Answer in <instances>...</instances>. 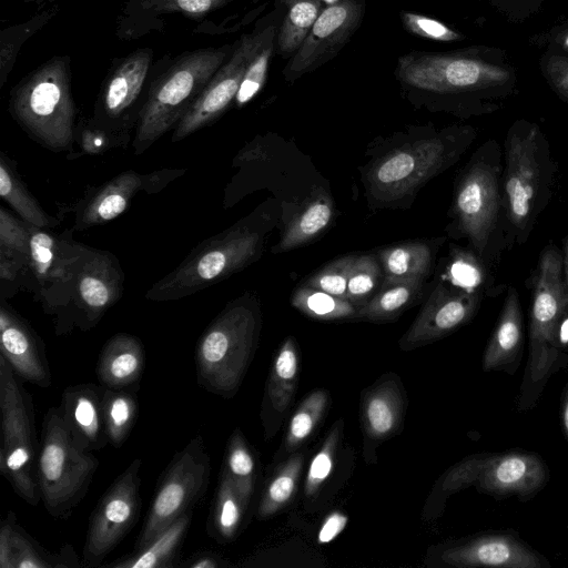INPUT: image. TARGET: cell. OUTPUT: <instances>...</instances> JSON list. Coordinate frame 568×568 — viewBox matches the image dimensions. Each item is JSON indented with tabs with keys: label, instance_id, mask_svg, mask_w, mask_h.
I'll return each instance as SVG.
<instances>
[{
	"label": "cell",
	"instance_id": "obj_24",
	"mask_svg": "<svg viewBox=\"0 0 568 568\" xmlns=\"http://www.w3.org/2000/svg\"><path fill=\"white\" fill-rule=\"evenodd\" d=\"M74 548L65 544L60 551L44 549L9 510L0 527V568H78Z\"/></svg>",
	"mask_w": 568,
	"mask_h": 568
},
{
	"label": "cell",
	"instance_id": "obj_22",
	"mask_svg": "<svg viewBox=\"0 0 568 568\" xmlns=\"http://www.w3.org/2000/svg\"><path fill=\"white\" fill-rule=\"evenodd\" d=\"M0 354L21 379L42 388L51 385L52 375L42 341L3 298L0 304Z\"/></svg>",
	"mask_w": 568,
	"mask_h": 568
},
{
	"label": "cell",
	"instance_id": "obj_14",
	"mask_svg": "<svg viewBox=\"0 0 568 568\" xmlns=\"http://www.w3.org/2000/svg\"><path fill=\"white\" fill-rule=\"evenodd\" d=\"M447 138L414 141L385 155L369 172V190L379 201L398 200L444 169L455 154Z\"/></svg>",
	"mask_w": 568,
	"mask_h": 568
},
{
	"label": "cell",
	"instance_id": "obj_59",
	"mask_svg": "<svg viewBox=\"0 0 568 568\" xmlns=\"http://www.w3.org/2000/svg\"><path fill=\"white\" fill-rule=\"evenodd\" d=\"M562 47L568 51V32L562 38Z\"/></svg>",
	"mask_w": 568,
	"mask_h": 568
},
{
	"label": "cell",
	"instance_id": "obj_42",
	"mask_svg": "<svg viewBox=\"0 0 568 568\" xmlns=\"http://www.w3.org/2000/svg\"><path fill=\"white\" fill-rule=\"evenodd\" d=\"M292 304L305 315L321 321L355 317L357 312V307L349 301L305 284L295 290Z\"/></svg>",
	"mask_w": 568,
	"mask_h": 568
},
{
	"label": "cell",
	"instance_id": "obj_29",
	"mask_svg": "<svg viewBox=\"0 0 568 568\" xmlns=\"http://www.w3.org/2000/svg\"><path fill=\"white\" fill-rule=\"evenodd\" d=\"M192 520L189 511L162 531L140 550L108 564L113 568H172L178 566L176 559Z\"/></svg>",
	"mask_w": 568,
	"mask_h": 568
},
{
	"label": "cell",
	"instance_id": "obj_27",
	"mask_svg": "<svg viewBox=\"0 0 568 568\" xmlns=\"http://www.w3.org/2000/svg\"><path fill=\"white\" fill-rule=\"evenodd\" d=\"M144 189V174L128 170L121 172L99 189L78 210L74 231L102 225L114 220L129 206L130 201Z\"/></svg>",
	"mask_w": 568,
	"mask_h": 568
},
{
	"label": "cell",
	"instance_id": "obj_4",
	"mask_svg": "<svg viewBox=\"0 0 568 568\" xmlns=\"http://www.w3.org/2000/svg\"><path fill=\"white\" fill-rule=\"evenodd\" d=\"M394 75L415 101L434 103L505 84L510 73L484 59L479 51L413 50L398 57Z\"/></svg>",
	"mask_w": 568,
	"mask_h": 568
},
{
	"label": "cell",
	"instance_id": "obj_7",
	"mask_svg": "<svg viewBox=\"0 0 568 568\" xmlns=\"http://www.w3.org/2000/svg\"><path fill=\"white\" fill-rule=\"evenodd\" d=\"M1 448L0 473L30 506L41 500L38 485L40 440L32 396L0 354Z\"/></svg>",
	"mask_w": 568,
	"mask_h": 568
},
{
	"label": "cell",
	"instance_id": "obj_50",
	"mask_svg": "<svg viewBox=\"0 0 568 568\" xmlns=\"http://www.w3.org/2000/svg\"><path fill=\"white\" fill-rule=\"evenodd\" d=\"M118 140L106 131L97 128L90 121L81 131L82 149L89 154H98L112 145Z\"/></svg>",
	"mask_w": 568,
	"mask_h": 568
},
{
	"label": "cell",
	"instance_id": "obj_37",
	"mask_svg": "<svg viewBox=\"0 0 568 568\" xmlns=\"http://www.w3.org/2000/svg\"><path fill=\"white\" fill-rule=\"evenodd\" d=\"M102 409L109 444L120 448L126 442L136 422V394L128 388L104 387Z\"/></svg>",
	"mask_w": 568,
	"mask_h": 568
},
{
	"label": "cell",
	"instance_id": "obj_54",
	"mask_svg": "<svg viewBox=\"0 0 568 568\" xmlns=\"http://www.w3.org/2000/svg\"><path fill=\"white\" fill-rule=\"evenodd\" d=\"M182 171L176 170H163L160 172H153L150 174H144V189L143 191L148 193L159 192L164 185H166L171 180L176 178Z\"/></svg>",
	"mask_w": 568,
	"mask_h": 568
},
{
	"label": "cell",
	"instance_id": "obj_55",
	"mask_svg": "<svg viewBox=\"0 0 568 568\" xmlns=\"http://www.w3.org/2000/svg\"><path fill=\"white\" fill-rule=\"evenodd\" d=\"M561 424L564 434L568 440V383L564 389L561 399Z\"/></svg>",
	"mask_w": 568,
	"mask_h": 568
},
{
	"label": "cell",
	"instance_id": "obj_57",
	"mask_svg": "<svg viewBox=\"0 0 568 568\" xmlns=\"http://www.w3.org/2000/svg\"><path fill=\"white\" fill-rule=\"evenodd\" d=\"M562 266H564V271H565V286H566L567 303H568V237L565 240V244H564Z\"/></svg>",
	"mask_w": 568,
	"mask_h": 568
},
{
	"label": "cell",
	"instance_id": "obj_39",
	"mask_svg": "<svg viewBox=\"0 0 568 568\" xmlns=\"http://www.w3.org/2000/svg\"><path fill=\"white\" fill-rule=\"evenodd\" d=\"M233 480L242 498L248 504L255 489L256 460L241 429L231 434L222 467Z\"/></svg>",
	"mask_w": 568,
	"mask_h": 568
},
{
	"label": "cell",
	"instance_id": "obj_51",
	"mask_svg": "<svg viewBox=\"0 0 568 568\" xmlns=\"http://www.w3.org/2000/svg\"><path fill=\"white\" fill-rule=\"evenodd\" d=\"M546 74L555 90L568 99V58L551 57L546 64Z\"/></svg>",
	"mask_w": 568,
	"mask_h": 568
},
{
	"label": "cell",
	"instance_id": "obj_52",
	"mask_svg": "<svg viewBox=\"0 0 568 568\" xmlns=\"http://www.w3.org/2000/svg\"><path fill=\"white\" fill-rule=\"evenodd\" d=\"M183 568H224L229 562L219 554L209 550L196 551L178 564Z\"/></svg>",
	"mask_w": 568,
	"mask_h": 568
},
{
	"label": "cell",
	"instance_id": "obj_6",
	"mask_svg": "<svg viewBox=\"0 0 568 568\" xmlns=\"http://www.w3.org/2000/svg\"><path fill=\"white\" fill-rule=\"evenodd\" d=\"M261 235L236 224L199 243L169 274L155 282L145 298L169 302L193 295L241 271L255 260Z\"/></svg>",
	"mask_w": 568,
	"mask_h": 568
},
{
	"label": "cell",
	"instance_id": "obj_35",
	"mask_svg": "<svg viewBox=\"0 0 568 568\" xmlns=\"http://www.w3.org/2000/svg\"><path fill=\"white\" fill-rule=\"evenodd\" d=\"M384 282L424 280L432 264L429 247L422 242L389 246L379 254Z\"/></svg>",
	"mask_w": 568,
	"mask_h": 568
},
{
	"label": "cell",
	"instance_id": "obj_56",
	"mask_svg": "<svg viewBox=\"0 0 568 568\" xmlns=\"http://www.w3.org/2000/svg\"><path fill=\"white\" fill-rule=\"evenodd\" d=\"M557 339L560 348L568 345V317H562L557 332Z\"/></svg>",
	"mask_w": 568,
	"mask_h": 568
},
{
	"label": "cell",
	"instance_id": "obj_26",
	"mask_svg": "<svg viewBox=\"0 0 568 568\" xmlns=\"http://www.w3.org/2000/svg\"><path fill=\"white\" fill-rule=\"evenodd\" d=\"M145 366L142 342L129 333L111 336L101 348L95 374L100 385L124 389L138 384Z\"/></svg>",
	"mask_w": 568,
	"mask_h": 568
},
{
	"label": "cell",
	"instance_id": "obj_32",
	"mask_svg": "<svg viewBox=\"0 0 568 568\" xmlns=\"http://www.w3.org/2000/svg\"><path fill=\"white\" fill-rule=\"evenodd\" d=\"M0 195L30 225L52 229L59 224L30 193L18 174L16 163L3 152L0 153Z\"/></svg>",
	"mask_w": 568,
	"mask_h": 568
},
{
	"label": "cell",
	"instance_id": "obj_13",
	"mask_svg": "<svg viewBox=\"0 0 568 568\" xmlns=\"http://www.w3.org/2000/svg\"><path fill=\"white\" fill-rule=\"evenodd\" d=\"M142 460L133 459L112 481L91 514L82 550L84 567H99L136 524Z\"/></svg>",
	"mask_w": 568,
	"mask_h": 568
},
{
	"label": "cell",
	"instance_id": "obj_23",
	"mask_svg": "<svg viewBox=\"0 0 568 568\" xmlns=\"http://www.w3.org/2000/svg\"><path fill=\"white\" fill-rule=\"evenodd\" d=\"M104 386L81 383L68 386L61 396L60 413L73 440L83 449L99 450L109 444L103 418Z\"/></svg>",
	"mask_w": 568,
	"mask_h": 568
},
{
	"label": "cell",
	"instance_id": "obj_28",
	"mask_svg": "<svg viewBox=\"0 0 568 568\" xmlns=\"http://www.w3.org/2000/svg\"><path fill=\"white\" fill-rule=\"evenodd\" d=\"M524 344V326L517 292L510 288L483 357V371L514 372Z\"/></svg>",
	"mask_w": 568,
	"mask_h": 568
},
{
	"label": "cell",
	"instance_id": "obj_8",
	"mask_svg": "<svg viewBox=\"0 0 568 568\" xmlns=\"http://www.w3.org/2000/svg\"><path fill=\"white\" fill-rule=\"evenodd\" d=\"M26 290L33 292L43 312L55 316L58 334L72 301L77 276L91 246L73 240L74 229L61 234L30 225Z\"/></svg>",
	"mask_w": 568,
	"mask_h": 568
},
{
	"label": "cell",
	"instance_id": "obj_20",
	"mask_svg": "<svg viewBox=\"0 0 568 568\" xmlns=\"http://www.w3.org/2000/svg\"><path fill=\"white\" fill-rule=\"evenodd\" d=\"M440 560L452 567L544 568L548 561L517 535L497 531L478 535L449 547Z\"/></svg>",
	"mask_w": 568,
	"mask_h": 568
},
{
	"label": "cell",
	"instance_id": "obj_38",
	"mask_svg": "<svg viewBox=\"0 0 568 568\" xmlns=\"http://www.w3.org/2000/svg\"><path fill=\"white\" fill-rule=\"evenodd\" d=\"M59 12V4H53L38 12L29 20L3 28L0 31V89L7 82L22 45L48 24Z\"/></svg>",
	"mask_w": 568,
	"mask_h": 568
},
{
	"label": "cell",
	"instance_id": "obj_49",
	"mask_svg": "<svg viewBox=\"0 0 568 568\" xmlns=\"http://www.w3.org/2000/svg\"><path fill=\"white\" fill-rule=\"evenodd\" d=\"M234 0H143L142 9L154 13H181L190 19L204 18Z\"/></svg>",
	"mask_w": 568,
	"mask_h": 568
},
{
	"label": "cell",
	"instance_id": "obj_45",
	"mask_svg": "<svg viewBox=\"0 0 568 568\" xmlns=\"http://www.w3.org/2000/svg\"><path fill=\"white\" fill-rule=\"evenodd\" d=\"M342 429L343 422L339 419L332 427L320 450L313 457L308 467L304 487V494L306 497L315 496L321 489L322 485L331 476Z\"/></svg>",
	"mask_w": 568,
	"mask_h": 568
},
{
	"label": "cell",
	"instance_id": "obj_9",
	"mask_svg": "<svg viewBox=\"0 0 568 568\" xmlns=\"http://www.w3.org/2000/svg\"><path fill=\"white\" fill-rule=\"evenodd\" d=\"M545 462L535 453L524 450L500 454H477L452 467L439 483L447 496L468 486L494 498L515 496L528 500L548 483Z\"/></svg>",
	"mask_w": 568,
	"mask_h": 568
},
{
	"label": "cell",
	"instance_id": "obj_41",
	"mask_svg": "<svg viewBox=\"0 0 568 568\" xmlns=\"http://www.w3.org/2000/svg\"><path fill=\"white\" fill-rule=\"evenodd\" d=\"M302 468L303 457L296 454L277 469L261 497L257 508L258 518L274 515L291 501L296 491Z\"/></svg>",
	"mask_w": 568,
	"mask_h": 568
},
{
	"label": "cell",
	"instance_id": "obj_25",
	"mask_svg": "<svg viewBox=\"0 0 568 568\" xmlns=\"http://www.w3.org/2000/svg\"><path fill=\"white\" fill-rule=\"evenodd\" d=\"M405 402L399 378L393 374L366 389L362 403L365 442L379 443L394 436L403 422Z\"/></svg>",
	"mask_w": 568,
	"mask_h": 568
},
{
	"label": "cell",
	"instance_id": "obj_60",
	"mask_svg": "<svg viewBox=\"0 0 568 568\" xmlns=\"http://www.w3.org/2000/svg\"><path fill=\"white\" fill-rule=\"evenodd\" d=\"M325 6H328V4H334L336 2H338L339 0H321Z\"/></svg>",
	"mask_w": 568,
	"mask_h": 568
},
{
	"label": "cell",
	"instance_id": "obj_34",
	"mask_svg": "<svg viewBox=\"0 0 568 568\" xmlns=\"http://www.w3.org/2000/svg\"><path fill=\"white\" fill-rule=\"evenodd\" d=\"M423 280L383 282L381 290L357 308L356 318L386 322L398 317L418 297Z\"/></svg>",
	"mask_w": 568,
	"mask_h": 568
},
{
	"label": "cell",
	"instance_id": "obj_47",
	"mask_svg": "<svg viewBox=\"0 0 568 568\" xmlns=\"http://www.w3.org/2000/svg\"><path fill=\"white\" fill-rule=\"evenodd\" d=\"M399 17L403 28L419 38L440 42L459 41L465 38L464 34L432 17L409 11H400Z\"/></svg>",
	"mask_w": 568,
	"mask_h": 568
},
{
	"label": "cell",
	"instance_id": "obj_10",
	"mask_svg": "<svg viewBox=\"0 0 568 568\" xmlns=\"http://www.w3.org/2000/svg\"><path fill=\"white\" fill-rule=\"evenodd\" d=\"M210 455L202 435L193 436L166 466L150 503L133 550H140L180 516L192 511L210 481Z\"/></svg>",
	"mask_w": 568,
	"mask_h": 568
},
{
	"label": "cell",
	"instance_id": "obj_40",
	"mask_svg": "<svg viewBox=\"0 0 568 568\" xmlns=\"http://www.w3.org/2000/svg\"><path fill=\"white\" fill-rule=\"evenodd\" d=\"M332 216L331 201L326 197L314 199L288 224L278 250L288 251L308 242L328 225Z\"/></svg>",
	"mask_w": 568,
	"mask_h": 568
},
{
	"label": "cell",
	"instance_id": "obj_36",
	"mask_svg": "<svg viewBox=\"0 0 568 568\" xmlns=\"http://www.w3.org/2000/svg\"><path fill=\"white\" fill-rule=\"evenodd\" d=\"M298 348L292 337L281 345L271 366L267 396L272 407L283 413L292 402L298 379Z\"/></svg>",
	"mask_w": 568,
	"mask_h": 568
},
{
	"label": "cell",
	"instance_id": "obj_44",
	"mask_svg": "<svg viewBox=\"0 0 568 568\" xmlns=\"http://www.w3.org/2000/svg\"><path fill=\"white\" fill-rule=\"evenodd\" d=\"M379 277L381 266L374 255H356L347 281L346 300L362 307L371 300Z\"/></svg>",
	"mask_w": 568,
	"mask_h": 568
},
{
	"label": "cell",
	"instance_id": "obj_33",
	"mask_svg": "<svg viewBox=\"0 0 568 568\" xmlns=\"http://www.w3.org/2000/svg\"><path fill=\"white\" fill-rule=\"evenodd\" d=\"M286 12L276 34L277 53L290 59L302 45L325 4L321 0H282Z\"/></svg>",
	"mask_w": 568,
	"mask_h": 568
},
{
	"label": "cell",
	"instance_id": "obj_1",
	"mask_svg": "<svg viewBox=\"0 0 568 568\" xmlns=\"http://www.w3.org/2000/svg\"><path fill=\"white\" fill-rule=\"evenodd\" d=\"M233 49L234 43L185 51L150 80L135 124L134 155L175 128Z\"/></svg>",
	"mask_w": 568,
	"mask_h": 568
},
{
	"label": "cell",
	"instance_id": "obj_11",
	"mask_svg": "<svg viewBox=\"0 0 568 568\" xmlns=\"http://www.w3.org/2000/svg\"><path fill=\"white\" fill-rule=\"evenodd\" d=\"M568 308L562 256L551 247L542 252L529 318L526 372L537 378L551 375L565 362L557 332Z\"/></svg>",
	"mask_w": 568,
	"mask_h": 568
},
{
	"label": "cell",
	"instance_id": "obj_16",
	"mask_svg": "<svg viewBox=\"0 0 568 568\" xmlns=\"http://www.w3.org/2000/svg\"><path fill=\"white\" fill-rule=\"evenodd\" d=\"M366 0H339L325 6L298 50L283 69L284 80L293 83L334 59L359 29Z\"/></svg>",
	"mask_w": 568,
	"mask_h": 568
},
{
	"label": "cell",
	"instance_id": "obj_30",
	"mask_svg": "<svg viewBox=\"0 0 568 568\" xmlns=\"http://www.w3.org/2000/svg\"><path fill=\"white\" fill-rule=\"evenodd\" d=\"M277 13L278 8L261 19L255 26L257 28V38L234 101L237 108L250 102L265 83L271 59L276 48Z\"/></svg>",
	"mask_w": 568,
	"mask_h": 568
},
{
	"label": "cell",
	"instance_id": "obj_43",
	"mask_svg": "<svg viewBox=\"0 0 568 568\" xmlns=\"http://www.w3.org/2000/svg\"><path fill=\"white\" fill-rule=\"evenodd\" d=\"M328 394L325 389L312 392L293 414L285 437L286 449L298 447L320 424L326 410Z\"/></svg>",
	"mask_w": 568,
	"mask_h": 568
},
{
	"label": "cell",
	"instance_id": "obj_21",
	"mask_svg": "<svg viewBox=\"0 0 568 568\" xmlns=\"http://www.w3.org/2000/svg\"><path fill=\"white\" fill-rule=\"evenodd\" d=\"M478 302L475 293L456 292L439 284L400 338V348L409 351L453 333L473 318Z\"/></svg>",
	"mask_w": 568,
	"mask_h": 568
},
{
	"label": "cell",
	"instance_id": "obj_5",
	"mask_svg": "<svg viewBox=\"0 0 568 568\" xmlns=\"http://www.w3.org/2000/svg\"><path fill=\"white\" fill-rule=\"evenodd\" d=\"M99 460L71 437L59 407L47 412L41 427L38 485L47 511L54 518L72 515L87 495Z\"/></svg>",
	"mask_w": 568,
	"mask_h": 568
},
{
	"label": "cell",
	"instance_id": "obj_53",
	"mask_svg": "<svg viewBox=\"0 0 568 568\" xmlns=\"http://www.w3.org/2000/svg\"><path fill=\"white\" fill-rule=\"evenodd\" d=\"M347 516L339 513L334 511L331 513L323 521L318 535L317 540L320 544H327L335 539L345 528L347 524Z\"/></svg>",
	"mask_w": 568,
	"mask_h": 568
},
{
	"label": "cell",
	"instance_id": "obj_19",
	"mask_svg": "<svg viewBox=\"0 0 568 568\" xmlns=\"http://www.w3.org/2000/svg\"><path fill=\"white\" fill-rule=\"evenodd\" d=\"M499 201L496 169L483 162L475 164L459 184L455 210L460 231L479 253L494 229Z\"/></svg>",
	"mask_w": 568,
	"mask_h": 568
},
{
	"label": "cell",
	"instance_id": "obj_15",
	"mask_svg": "<svg viewBox=\"0 0 568 568\" xmlns=\"http://www.w3.org/2000/svg\"><path fill=\"white\" fill-rule=\"evenodd\" d=\"M124 272L118 257L104 250L91 247L79 270L71 304L57 335L74 327H94L122 296Z\"/></svg>",
	"mask_w": 568,
	"mask_h": 568
},
{
	"label": "cell",
	"instance_id": "obj_2",
	"mask_svg": "<svg viewBox=\"0 0 568 568\" xmlns=\"http://www.w3.org/2000/svg\"><path fill=\"white\" fill-rule=\"evenodd\" d=\"M8 110L41 146L70 151L75 135L70 57L54 55L23 77L10 91Z\"/></svg>",
	"mask_w": 568,
	"mask_h": 568
},
{
	"label": "cell",
	"instance_id": "obj_18",
	"mask_svg": "<svg viewBox=\"0 0 568 568\" xmlns=\"http://www.w3.org/2000/svg\"><path fill=\"white\" fill-rule=\"evenodd\" d=\"M504 191L513 225L524 229L529 222L540 186L538 131L530 128L514 133L507 143Z\"/></svg>",
	"mask_w": 568,
	"mask_h": 568
},
{
	"label": "cell",
	"instance_id": "obj_31",
	"mask_svg": "<svg viewBox=\"0 0 568 568\" xmlns=\"http://www.w3.org/2000/svg\"><path fill=\"white\" fill-rule=\"evenodd\" d=\"M247 506L229 474L222 468L207 519V534L219 542L233 540Z\"/></svg>",
	"mask_w": 568,
	"mask_h": 568
},
{
	"label": "cell",
	"instance_id": "obj_3",
	"mask_svg": "<svg viewBox=\"0 0 568 568\" xmlns=\"http://www.w3.org/2000/svg\"><path fill=\"white\" fill-rule=\"evenodd\" d=\"M261 314L248 294L230 302L207 325L195 351L197 384L206 392L232 398L254 357Z\"/></svg>",
	"mask_w": 568,
	"mask_h": 568
},
{
	"label": "cell",
	"instance_id": "obj_48",
	"mask_svg": "<svg viewBox=\"0 0 568 568\" xmlns=\"http://www.w3.org/2000/svg\"><path fill=\"white\" fill-rule=\"evenodd\" d=\"M30 227L0 206V252L29 257Z\"/></svg>",
	"mask_w": 568,
	"mask_h": 568
},
{
	"label": "cell",
	"instance_id": "obj_12",
	"mask_svg": "<svg viewBox=\"0 0 568 568\" xmlns=\"http://www.w3.org/2000/svg\"><path fill=\"white\" fill-rule=\"evenodd\" d=\"M152 60L153 50L145 47L112 61L97 95L93 125L116 140L128 134L144 102Z\"/></svg>",
	"mask_w": 568,
	"mask_h": 568
},
{
	"label": "cell",
	"instance_id": "obj_17",
	"mask_svg": "<svg viewBox=\"0 0 568 568\" xmlns=\"http://www.w3.org/2000/svg\"><path fill=\"white\" fill-rule=\"evenodd\" d=\"M257 38V28L234 42L229 59L209 80L189 111L173 129L172 142H179L211 125L234 103L248 59Z\"/></svg>",
	"mask_w": 568,
	"mask_h": 568
},
{
	"label": "cell",
	"instance_id": "obj_58",
	"mask_svg": "<svg viewBox=\"0 0 568 568\" xmlns=\"http://www.w3.org/2000/svg\"><path fill=\"white\" fill-rule=\"evenodd\" d=\"M58 0H23L26 3H47V2H55Z\"/></svg>",
	"mask_w": 568,
	"mask_h": 568
},
{
	"label": "cell",
	"instance_id": "obj_46",
	"mask_svg": "<svg viewBox=\"0 0 568 568\" xmlns=\"http://www.w3.org/2000/svg\"><path fill=\"white\" fill-rule=\"evenodd\" d=\"M356 255L332 261L305 282V285L346 300L347 281Z\"/></svg>",
	"mask_w": 568,
	"mask_h": 568
}]
</instances>
